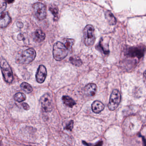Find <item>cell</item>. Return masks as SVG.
Instances as JSON below:
<instances>
[{
    "label": "cell",
    "mask_w": 146,
    "mask_h": 146,
    "mask_svg": "<svg viewBox=\"0 0 146 146\" xmlns=\"http://www.w3.org/2000/svg\"><path fill=\"white\" fill-rule=\"evenodd\" d=\"M68 54V49L65 44L60 42H57L54 44L53 55L54 59L57 61L62 60Z\"/></svg>",
    "instance_id": "6da1fadb"
},
{
    "label": "cell",
    "mask_w": 146,
    "mask_h": 146,
    "mask_svg": "<svg viewBox=\"0 0 146 146\" xmlns=\"http://www.w3.org/2000/svg\"><path fill=\"white\" fill-rule=\"evenodd\" d=\"M36 56V52L33 48L24 50L16 59L17 62L22 65H27L32 62Z\"/></svg>",
    "instance_id": "7a4b0ae2"
},
{
    "label": "cell",
    "mask_w": 146,
    "mask_h": 146,
    "mask_svg": "<svg viewBox=\"0 0 146 146\" xmlns=\"http://www.w3.org/2000/svg\"><path fill=\"white\" fill-rule=\"evenodd\" d=\"M94 28L92 25H87L83 31L84 42L87 46H92L95 41Z\"/></svg>",
    "instance_id": "3957f363"
},
{
    "label": "cell",
    "mask_w": 146,
    "mask_h": 146,
    "mask_svg": "<svg viewBox=\"0 0 146 146\" xmlns=\"http://www.w3.org/2000/svg\"><path fill=\"white\" fill-rule=\"evenodd\" d=\"M1 68L4 81L7 83H11L13 80V72L10 66L4 59L1 60Z\"/></svg>",
    "instance_id": "277c9868"
},
{
    "label": "cell",
    "mask_w": 146,
    "mask_h": 146,
    "mask_svg": "<svg viewBox=\"0 0 146 146\" xmlns=\"http://www.w3.org/2000/svg\"><path fill=\"white\" fill-rule=\"evenodd\" d=\"M47 9L45 5L40 2L36 3L33 6V13L39 20H43L46 18Z\"/></svg>",
    "instance_id": "5b68a950"
},
{
    "label": "cell",
    "mask_w": 146,
    "mask_h": 146,
    "mask_svg": "<svg viewBox=\"0 0 146 146\" xmlns=\"http://www.w3.org/2000/svg\"><path fill=\"white\" fill-rule=\"evenodd\" d=\"M121 100V95L120 92L117 90H113L110 98L108 107L110 111H114L118 107Z\"/></svg>",
    "instance_id": "8992f818"
},
{
    "label": "cell",
    "mask_w": 146,
    "mask_h": 146,
    "mask_svg": "<svg viewBox=\"0 0 146 146\" xmlns=\"http://www.w3.org/2000/svg\"><path fill=\"white\" fill-rule=\"evenodd\" d=\"M42 108L45 112L51 111L52 109V99L49 94H45L42 96L40 100Z\"/></svg>",
    "instance_id": "52a82bcc"
},
{
    "label": "cell",
    "mask_w": 146,
    "mask_h": 146,
    "mask_svg": "<svg viewBox=\"0 0 146 146\" xmlns=\"http://www.w3.org/2000/svg\"><path fill=\"white\" fill-rule=\"evenodd\" d=\"M145 48L142 47H131L127 51V55L129 57H137L139 59L142 58L145 54Z\"/></svg>",
    "instance_id": "ba28073f"
},
{
    "label": "cell",
    "mask_w": 146,
    "mask_h": 146,
    "mask_svg": "<svg viewBox=\"0 0 146 146\" xmlns=\"http://www.w3.org/2000/svg\"><path fill=\"white\" fill-rule=\"evenodd\" d=\"M47 70L43 65H40L38 69L36 75L37 82L39 83H43L47 76Z\"/></svg>",
    "instance_id": "9c48e42d"
},
{
    "label": "cell",
    "mask_w": 146,
    "mask_h": 146,
    "mask_svg": "<svg viewBox=\"0 0 146 146\" xmlns=\"http://www.w3.org/2000/svg\"><path fill=\"white\" fill-rule=\"evenodd\" d=\"M11 19L7 12L1 13L0 16V26L1 28H5L8 26L11 22Z\"/></svg>",
    "instance_id": "30bf717a"
},
{
    "label": "cell",
    "mask_w": 146,
    "mask_h": 146,
    "mask_svg": "<svg viewBox=\"0 0 146 146\" xmlns=\"http://www.w3.org/2000/svg\"><path fill=\"white\" fill-rule=\"evenodd\" d=\"M97 89V88L96 84L94 83H89L85 87V94L88 97H93L96 94Z\"/></svg>",
    "instance_id": "8fae6325"
},
{
    "label": "cell",
    "mask_w": 146,
    "mask_h": 146,
    "mask_svg": "<svg viewBox=\"0 0 146 146\" xmlns=\"http://www.w3.org/2000/svg\"><path fill=\"white\" fill-rule=\"evenodd\" d=\"M104 108V105L102 102L98 100L94 101L92 104V110L95 113H100L103 110Z\"/></svg>",
    "instance_id": "7c38bea8"
},
{
    "label": "cell",
    "mask_w": 146,
    "mask_h": 146,
    "mask_svg": "<svg viewBox=\"0 0 146 146\" xmlns=\"http://www.w3.org/2000/svg\"><path fill=\"white\" fill-rule=\"evenodd\" d=\"M62 100L63 104L67 107L72 108L76 105L75 101L71 97L68 95H64L62 97Z\"/></svg>",
    "instance_id": "4fadbf2b"
},
{
    "label": "cell",
    "mask_w": 146,
    "mask_h": 146,
    "mask_svg": "<svg viewBox=\"0 0 146 146\" xmlns=\"http://www.w3.org/2000/svg\"><path fill=\"white\" fill-rule=\"evenodd\" d=\"M45 35L41 30H37L34 33V39L38 43L42 42L45 39Z\"/></svg>",
    "instance_id": "5bb4252c"
},
{
    "label": "cell",
    "mask_w": 146,
    "mask_h": 146,
    "mask_svg": "<svg viewBox=\"0 0 146 146\" xmlns=\"http://www.w3.org/2000/svg\"><path fill=\"white\" fill-rule=\"evenodd\" d=\"M105 19L108 23L111 25H115L117 23V20L114 15L109 10H107L105 13Z\"/></svg>",
    "instance_id": "9a60e30c"
},
{
    "label": "cell",
    "mask_w": 146,
    "mask_h": 146,
    "mask_svg": "<svg viewBox=\"0 0 146 146\" xmlns=\"http://www.w3.org/2000/svg\"><path fill=\"white\" fill-rule=\"evenodd\" d=\"M14 99L15 101L20 103L26 100V96L22 93H17L14 95Z\"/></svg>",
    "instance_id": "2e32d148"
},
{
    "label": "cell",
    "mask_w": 146,
    "mask_h": 146,
    "mask_svg": "<svg viewBox=\"0 0 146 146\" xmlns=\"http://www.w3.org/2000/svg\"><path fill=\"white\" fill-rule=\"evenodd\" d=\"M20 86L21 89L27 93H31L33 90L32 87L30 84L26 82H22L21 85Z\"/></svg>",
    "instance_id": "e0dca14e"
},
{
    "label": "cell",
    "mask_w": 146,
    "mask_h": 146,
    "mask_svg": "<svg viewBox=\"0 0 146 146\" xmlns=\"http://www.w3.org/2000/svg\"><path fill=\"white\" fill-rule=\"evenodd\" d=\"M69 61L73 65L76 66H80L82 64V61L78 57H71Z\"/></svg>",
    "instance_id": "ac0fdd59"
},
{
    "label": "cell",
    "mask_w": 146,
    "mask_h": 146,
    "mask_svg": "<svg viewBox=\"0 0 146 146\" xmlns=\"http://www.w3.org/2000/svg\"><path fill=\"white\" fill-rule=\"evenodd\" d=\"M65 46L69 50L72 48V45L74 42V40L72 39H67L65 40Z\"/></svg>",
    "instance_id": "d6986e66"
},
{
    "label": "cell",
    "mask_w": 146,
    "mask_h": 146,
    "mask_svg": "<svg viewBox=\"0 0 146 146\" xmlns=\"http://www.w3.org/2000/svg\"><path fill=\"white\" fill-rule=\"evenodd\" d=\"M49 10L52 13V14L54 15L55 18L57 17L58 14V9L55 6H51L49 8Z\"/></svg>",
    "instance_id": "ffe728a7"
},
{
    "label": "cell",
    "mask_w": 146,
    "mask_h": 146,
    "mask_svg": "<svg viewBox=\"0 0 146 146\" xmlns=\"http://www.w3.org/2000/svg\"><path fill=\"white\" fill-rule=\"evenodd\" d=\"M7 7V2L5 0H0V10L1 13L3 12Z\"/></svg>",
    "instance_id": "44dd1931"
},
{
    "label": "cell",
    "mask_w": 146,
    "mask_h": 146,
    "mask_svg": "<svg viewBox=\"0 0 146 146\" xmlns=\"http://www.w3.org/2000/svg\"><path fill=\"white\" fill-rule=\"evenodd\" d=\"M74 122L73 120L69 121L65 127V129L67 130L71 131L73 129V126Z\"/></svg>",
    "instance_id": "7402d4cb"
},
{
    "label": "cell",
    "mask_w": 146,
    "mask_h": 146,
    "mask_svg": "<svg viewBox=\"0 0 146 146\" xmlns=\"http://www.w3.org/2000/svg\"><path fill=\"white\" fill-rule=\"evenodd\" d=\"M21 105L22 107L24 108V110H28L30 109V106L26 103H22V104H21Z\"/></svg>",
    "instance_id": "603a6c76"
},
{
    "label": "cell",
    "mask_w": 146,
    "mask_h": 146,
    "mask_svg": "<svg viewBox=\"0 0 146 146\" xmlns=\"http://www.w3.org/2000/svg\"><path fill=\"white\" fill-rule=\"evenodd\" d=\"M17 38L19 41H22V40H24L25 38H24V36L22 34H19L17 36Z\"/></svg>",
    "instance_id": "cb8c5ba5"
},
{
    "label": "cell",
    "mask_w": 146,
    "mask_h": 146,
    "mask_svg": "<svg viewBox=\"0 0 146 146\" xmlns=\"http://www.w3.org/2000/svg\"><path fill=\"white\" fill-rule=\"evenodd\" d=\"M16 25H17V27L19 28H22L23 27V23L20 21H18L16 23Z\"/></svg>",
    "instance_id": "d4e9b609"
},
{
    "label": "cell",
    "mask_w": 146,
    "mask_h": 146,
    "mask_svg": "<svg viewBox=\"0 0 146 146\" xmlns=\"http://www.w3.org/2000/svg\"><path fill=\"white\" fill-rule=\"evenodd\" d=\"M102 145H103V142H102V141H99V142L97 143V144L94 146H102Z\"/></svg>",
    "instance_id": "484cf974"
},
{
    "label": "cell",
    "mask_w": 146,
    "mask_h": 146,
    "mask_svg": "<svg viewBox=\"0 0 146 146\" xmlns=\"http://www.w3.org/2000/svg\"><path fill=\"white\" fill-rule=\"evenodd\" d=\"M144 82H145V83L146 85V71L144 73Z\"/></svg>",
    "instance_id": "4316f807"
},
{
    "label": "cell",
    "mask_w": 146,
    "mask_h": 146,
    "mask_svg": "<svg viewBox=\"0 0 146 146\" xmlns=\"http://www.w3.org/2000/svg\"><path fill=\"white\" fill-rule=\"evenodd\" d=\"M14 1V0H7V2L8 3H12Z\"/></svg>",
    "instance_id": "83f0119b"
}]
</instances>
